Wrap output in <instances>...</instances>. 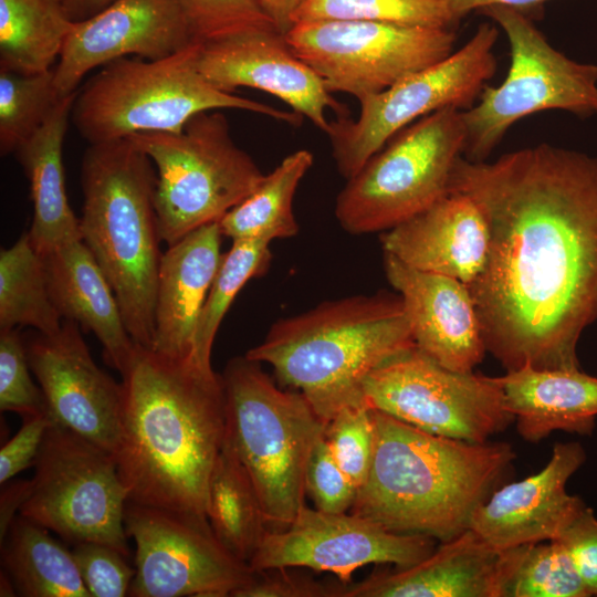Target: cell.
Wrapping results in <instances>:
<instances>
[{"instance_id":"obj_1","label":"cell","mask_w":597,"mask_h":597,"mask_svg":"<svg viewBox=\"0 0 597 597\" xmlns=\"http://www.w3.org/2000/svg\"><path fill=\"white\" fill-rule=\"evenodd\" d=\"M449 190L469 195L490 228L468 284L486 352L509 370L579 369L597 322V156L538 144L496 160L460 156Z\"/></svg>"},{"instance_id":"obj_2","label":"cell","mask_w":597,"mask_h":597,"mask_svg":"<svg viewBox=\"0 0 597 597\" xmlns=\"http://www.w3.org/2000/svg\"><path fill=\"white\" fill-rule=\"evenodd\" d=\"M122 377L114 457L127 502L207 517L210 476L226 433L221 375L136 344Z\"/></svg>"},{"instance_id":"obj_3","label":"cell","mask_w":597,"mask_h":597,"mask_svg":"<svg viewBox=\"0 0 597 597\" xmlns=\"http://www.w3.org/2000/svg\"><path fill=\"white\" fill-rule=\"evenodd\" d=\"M371 415L373 462L350 512L440 542L470 528L475 510L512 469L511 444L447 438L376 409Z\"/></svg>"},{"instance_id":"obj_4","label":"cell","mask_w":597,"mask_h":597,"mask_svg":"<svg viewBox=\"0 0 597 597\" xmlns=\"http://www.w3.org/2000/svg\"><path fill=\"white\" fill-rule=\"evenodd\" d=\"M415 346L399 294L379 292L322 302L277 320L245 356L273 368L329 421L364 404L363 384L379 365Z\"/></svg>"},{"instance_id":"obj_5","label":"cell","mask_w":597,"mask_h":597,"mask_svg":"<svg viewBox=\"0 0 597 597\" xmlns=\"http://www.w3.org/2000/svg\"><path fill=\"white\" fill-rule=\"evenodd\" d=\"M150 158L128 137L90 144L81 166L80 229L135 344L150 348L163 253Z\"/></svg>"},{"instance_id":"obj_6","label":"cell","mask_w":597,"mask_h":597,"mask_svg":"<svg viewBox=\"0 0 597 597\" xmlns=\"http://www.w3.org/2000/svg\"><path fill=\"white\" fill-rule=\"evenodd\" d=\"M224 442L249 475L271 530L305 505V470L326 422L300 391L280 389L261 363L239 356L221 374Z\"/></svg>"},{"instance_id":"obj_7","label":"cell","mask_w":597,"mask_h":597,"mask_svg":"<svg viewBox=\"0 0 597 597\" xmlns=\"http://www.w3.org/2000/svg\"><path fill=\"white\" fill-rule=\"evenodd\" d=\"M199 42L159 60L136 56L102 66L77 90L71 119L88 144L138 133H179L197 114L241 109L297 125L302 116L213 86L199 71Z\"/></svg>"},{"instance_id":"obj_8","label":"cell","mask_w":597,"mask_h":597,"mask_svg":"<svg viewBox=\"0 0 597 597\" xmlns=\"http://www.w3.org/2000/svg\"><path fill=\"white\" fill-rule=\"evenodd\" d=\"M128 138L156 166L154 202L167 247L220 221L264 177L232 139L220 109L195 115L179 133H138Z\"/></svg>"},{"instance_id":"obj_9","label":"cell","mask_w":597,"mask_h":597,"mask_svg":"<svg viewBox=\"0 0 597 597\" xmlns=\"http://www.w3.org/2000/svg\"><path fill=\"white\" fill-rule=\"evenodd\" d=\"M479 11L505 32L510 67L500 85L486 84L479 102L462 111L465 159L485 161L510 127L528 115L552 109L597 115V64L556 50L522 9L491 4Z\"/></svg>"},{"instance_id":"obj_10","label":"cell","mask_w":597,"mask_h":597,"mask_svg":"<svg viewBox=\"0 0 597 597\" xmlns=\"http://www.w3.org/2000/svg\"><path fill=\"white\" fill-rule=\"evenodd\" d=\"M462 111L444 107L408 125L371 156L337 196L335 217L353 234L385 232L449 191L463 155Z\"/></svg>"},{"instance_id":"obj_11","label":"cell","mask_w":597,"mask_h":597,"mask_svg":"<svg viewBox=\"0 0 597 597\" xmlns=\"http://www.w3.org/2000/svg\"><path fill=\"white\" fill-rule=\"evenodd\" d=\"M20 515L76 544L96 542L128 556L127 491L114 454L62 426L50 425Z\"/></svg>"},{"instance_id":"obj_12","label":"cell","mask_w":597,"mask_h":597,"mask_svg":"<svg viewBox=\"0 0 597 597\" xmlns=\"http://www.w3.org/2000/svg\"><path fill=\"white\" fill-rule=\"evenodd\" d=\"M498 28L481 23L459 50L360 101L356 119L331 122L328 136L339 174L352 178L397 133L444 107H472L496 71Z\"/></svg>"},{"instance_id":"obj_13","label":"cell","mask_w":597,"mask_h":597,"mask_svg":"<svg viewBox=\"0 0 597 597\" xmlns=\"http://www.w3.org/2000/svg\"><path fill=\"white\" fill-rule=\"evenodd\" d=\"M363 397L367 407L418 429L474 443L515 421L498 377L448 369L416 345L375 368Z\"/></svg>"},{"instance_id":"obj_14","label":"cell","mask_w":597,"mask_h":597,"mask_svg":"<svg viewBox=\"0 0 597 597\" xmlns=\"http://www.w3.org/2000/svg\"><path fill=\"white\" fill-rule=\"evenodd\" d=\"M285 39L331 93L360 101L450 55L455 33L381 21L320 20L295 23Z\"/></svg>"},{"instance_id":"obj_15","label":"cell","mask_w":597,"mask_h":597,"mask_svg":"<svg viewBox=\"0 0 597 597\" xmlns=\"http://www.w3.org/2000/svg\"><path fill=\"white\" fill-rule=\"evenodd\" d=\"M124 525L136 545L128 596L232 597L254 573L221 545L206 516L127 502Z\"/></svg>"},{"instance_id":"obj_16","label":"cell","mask_w":597,"mask_h":597,"mask_svg":"<svg viewBox=\"0 0 597 597\" xmlns=\"http://www.w3.org/2000/svg\"><path fill=\"white\" fill-rule=\"evenodd\" d=\"M436 540L399 534L353 512L329 513L306 504L283 530H269L249 562L253 570L307 567L333 573L349 584L352 574L368 564L412 566L428 557Z\"/></svg>"},{"instance_id":"obj_17","label":"cell","mask_w":597,"mask_h":597,"mask_svg":"<svg viewBox=\"0 0 597 597\" xmlns=\"http://www.w3.org/2000/svg\"><path fill=\"white\" fill-rule=\"evenodd\" d=\"M24 342L52 423L115 454L122 428L123 384L96 365L81 326L63 320L55 333L38 332Z\"/></svg>"},{"instance_id":"obj_18","label":"cell","mask_w":597,"mask_h":597,"mask_svg":"<svg viewBox=\"0 0 597 597\" xmlns=\"http://www.w3.org/2000/svg\"><path fill=\"white\" fill-rule=\"evenodd\" d=\"M197 65L221 91L252 87L271 94L328 135L327 111L347 112L322 77L290 48L275 28H255L199 42Z\"/></svg>"},{"instance_id":"obj_19","label":"cell","mask_w":597,"mask_h":597,"mask_svg":"<svg viewBox=\"0 0 597 597\" xmlns=\"http://www.w3.org/2000/svg\"><path fill=\"white\" fill-rule=\"evenodd\" d=\"M197 42L177 0H115L74 22L54 67V84L64 97L93 69L127 56L164 59Z\"/></svg>"},{"instance_id":"obj_20","label":"cell","mask_w":597,"mask_h":597,"mask_svg":"<svg viewBox=\"0 0 597 597\" xmlns=\"http://www.w3.org/2000/svg\"><path fill=\"white\" fill-rule=\"evenodd\" d=\"M586 460L578 442H557L538 473L495 489L475 510L470 528L498 551L553 541L586 505L566 491Z\"/></svg>"},{"instance_id":"obj_21","label":"cell","mask_w":597,"mask_h":597,"mask_svg":"<svg viewBox=\"0 0 597 597\" xmlns=\"http://www.w3.org/2000/svg\"><path fill=\"white\" fill-rule=\"evenodd\" d=\"M384 268L402 300L415 345L448 369L473 371L486 347L468 285L409 266L388 253Z\"/></svg>"},{"instance_id":"obj_22","label":"cell","mask_w":597,"mask_h":597,"mask_svg":"<svg viewBox=\"0 0 597 597\" xmlns=\"http://www.w3.org/2000/svg\"><path fill=\"white\" fill-rule=\"evenodd\" d=\"M380 243L384 253L409 266L468 285L485 265L490 228L469 195L449 190L418 214L383 232Z\"/></svg>"},{"instance_id":"obj_23","label":"cell","mask_w":597,"mask_h":597,"mask_svg":"<svg viewBox=\"0 0 597 597\" xmlns=\"http://www.w3.org/2000/svg\"><path fill=\"white\" fill-rule=\"evenodd\" d=\"M222 233L219 221L199 227L163 253L150 349L192 364L197 324L218 271Z\"/></svg>"},{"instance_id":"obj_24","label":"cell","mask_w":597,"mask_h":597,"mask_svg":"<svg viewBox=\"0 0 597 597\" xmlns=\"http://www.w3.org/2000/svg\"><path fill=\"white\" fill-rule=\"evenodd\" d=\"M499 554L467 528L412 566L380 569L345 585L342 597H495Z\"/></svg>"},{"instance_id":"obj_25","label":"cell","mask_w":597,"mask_h":597,"mask_svg":"<svg viewBox=\"0 0 597 597\" xmlns=\"http://www.w3.org/2000/svg\"><path fill=\"white\" fill-rule=\"evenodd\" d=\"M51 300L63 320L91 331L103 346L109 366L123 375L134 355L115 293L82 240L43 256Z\"/></svg>"},{"instance_id":"obj_26","label":"cell","mask_w":597,"mask_h":597,"mask_svg":"<svg viewBox=\"0 0 597 597\" xmlns=\"http://www.w3.org/2000/svg\"><path fill=\"white\" fill-rule=\"evenodd\" d=\"M519 434L536 443L554 430L589 436L597 417V377L579 369L525 365L498 377Z\"/></svg>"},{"instance_id":"obj_27","label":"cell","mask_w":597,"mask_h":597,"mask_svg":"<svg viewBox=\"0 0 597 597\" xmlns=\"http://www.w3.org/2000/svg\"><path fill=\"white\" fill-rule=\"evenodd\" d=\"M77 91L61 100L49 119L14 151L30 182L33 219L29 237L42 256L82 240L69 203L62 150Z\"/></svg>"},{"instance_id":"obj_28","label":"cell","mask_w":597,"mask_h":597,"mask_svg":"<svg viewBox=\"0 0 597 597\" xmlns=\"http://www.w3.org/2000/svg\"><path fill=\"white\" fill-rule=\"evenodd\" d=\"M1 543V568L23 597H91L71 549L18 514Z\"/></svg>"},{"instance_id":"obj_29","label":"cell","mask_w":597,"mask_h":597,"mask_svg":"<svg viewBox=\"0 0 597 597\" xmlns=\"http://www.w3.org/2000/svg\"><path fill=\"white\" fill-rule=\"evenodd\" d=\"M207 517L221 545L247 564L270 530L249 475L224 441L210 476Z\"/></svg>"},{"instance_id":"obj_30","label":"cell","mask_w":597,"mask_h":597,"mask_svg":"<svg viewBox=\"0 0 597 597\" xmlns=\"http://www.w3.org/2000/svg\"><path fill=\"white\" fill-rule=\"evenodd\" d=\"M73 25L62 0H0V69L51 70Z\"/></svg>"},{"instance_id":"obj_31","label":"cell","mask_w":597,"mask_h":597,"mask_svg":"<svg viewBox=\"0 0 597 597\" xmlns=\"http://www.w3.org/2000/svg\"><path fill=\"white\" fill-rule=\"evenodd\" d=\"M313 154L298 149L287 155L259 186L219 221L223 237L239 239H284L297 234L293 213L296 189L312 167Z\"/></svg>"},{"instance_id":"obj_32","label":"cell","mask_w":597,"mask_h":597,"mask_svg":"<svg viewBox=\"0 0 597 597\" xmlns=\"http://www.w3.org/2000/svg\"><path fill=\"white\" fill-rule=\"evenodd\" d=\"M62 322L49 293L44 259L24 232L0 252V329L30 326L52 334Z\"/></svg>"},{"instance_id":"obj_33","label":"cell","mask_w":597,"mask_h":597,"mask_svg":"<svg viewBox=\"0 0 597 597\" xmlns=\"http://www.w3.org/2000/svg\"><path fill=\"white\" fill-rule=\"evenodd\" d=\"M495 597H588L566 549L556 541L500 551Z\"/></svg>"},{"instance_id":"obj_34","label":"cell","mask_w":597,"mask_h":597,"mask_svg":"<svg viewBox=\"0 0 597 597\" xmlns=\"http://www.w3.org/2000/svg\"><path fill=\"white\" fill-rule=\"evenodd\" d=\"M270 243L266 239L232 240L231 248L222 254L195 335L192 364L201 370L213 371L211 350L219 326L247 282L266 272L271 261Z\"/></svg>"},{"instance_id":"obj_35","label":"cell","mask_w":597,"mask_h":597,"mask_svg":"<svg viewBox=\"0 0 597 597\" xmlns=\"http://www.w3.org/2000/svg\"><path fill=\"white\" fill-rule=\"evenodd\" d=\"M62 98L54 84V69L32 74L0 69L1 156L14 154L43 126Z\"/></svg>"},{"instance_id":"obj_36","label":"cell","mask_w":597,"mask_h":597,"mask_svg":"<svg viewBox=\"0 0 597 597\" xmlns=\"http://www.w3.org/2000/svg\"><path fill=\"white\" fill-rule=\"evenodd\" d=\"M320 20H365L450 29L458 21L449 0H302L294 24Z\"/></svg>"},{"instance_id":"obj_37","label":"cell","mask_w":597,"mask_h":597,"mask_svg":"<svg viewBox=\"0 0 597 597\" xmlns=\"http://www.w3.org/2000/svg\"><path fill=\"white\" fill-rule=\"evenodd\" d=\"M324 438L339 468L359 489L368 476L374 455L371 408L366 405L343 408L326 422Z\"/></svg>"},{"instance_id":"obj_38","label":"cell","mask_w":597,"mask_h":597,"mask_svg":"<svg viewBox=\"0 0 597 597\" xmlns=\"http://www.w3.org/2000/svg\"><path fill=\"white\" fill-rule=\"evenodd\" d=\"M25 342L18 329H0V409L23 418L48 413L42 389L31 377Z\"/></svg>"},{"instance_id":"obj_39","label":"cell","mask_w":597,"mask_h":597,"mask_svg":"<svg viewBox=\"0 0 597 597\" xmlns=\"http://www.w3.org/2000/svg\"><path fill=\"white\" fill-rule=\"evenodd\" d=\"M198 42L274 25L255 0H177Z\"/></svg>"},{"instance_id":"obj_40","label":"cell","mask_w":597,"mask_h":597,"mask_svg":"<svg viewBox=\"0 0 597 597\" xmlns=\"http://www.w3.org/2000/svg\"><path fill=\"white\" fill-rule=\"evenodd\" d=\"M81 578L91 597L128 595L135 576L119 551L96 542H80L71 549Z\"/></svg>"},{"instance_id":"obj_41","label":"cell","mask_w":597,"mask_h":597,"mask_svg":"<svg viewBox=\"0 0 597 597\" xmlns=\"http://www.w3.org/2000/svg\"><path fill=\"white\" fill-rule=\"evenodd\" d=\"M304 483L315 509L329 513L349 512L358 491L335 461L324 433L312 449Z\"/></svg>"},{"instance_id":"obj_42","label":"cell","mask_w":597,"mask_h":597,"mask_svg":"<svg viewBox=\"0 0 597 597\" xmlns=\"http://www.w3.org/2000/svg\"><path fill=\"white\" fill-rule=\"evenodd\" d=\"M323 584L305 575L292 574L286 568L254 570L251 579L232 597H342L344 587Z\"/></svg>"},{"instance_id":"obj_43","label":"cell","mask_w":597,"mask_h":597,"mask_svg":"<svg viewBox=\"0 0 597 597\" xmlns=\"http://www.w3.org/2000/svg\"><path fill=\"white\" fill-rule=\"evenodd\" d=\"M566 549L589 596L597 595V517L585 505L556 538Z\"/></svg>"},{"instance_id":"obj_44","label":"cell","mask_w":597,"mask_h":597,"mask_svg":"<svg viewBox=\"0 0 597 597\" xmlns=\"http://www.w3.org/2000/svg\"><path fill=\"white\" fill-rule=\"evenodd\" d=\"M15 436L0 449V484L34 465L45 433L51 425L48 413L23 418Z\"/></svg>"},{"instance_id":"obj_45","label":"cell","mask_w":597,"mask_h":597,"mask_svg":"<svg viewBox=\"0 0 597 597\" xmlns=\"http://www.w3.org/2000/svg\"><path fill=\"white\" fill-rule=\"evenodd\" d=\"M0 494V542L6 537L21 506L31 493L32 480H15L4 483Z\"/></svg>"},{"instance_id":"obj_46","label":"cell","mask_w":597,"mask_h":597,"mask_svg":"<svg viewBox=\"0 0 597 597\" xmlns=\"http://www.w3.org/2000/svg\"><path fill=\"white\" fill-rule=\"evenodd\" d=\"M274 28L285 35L294 25V14L302 0H255Z\"/></svg>"},{"instance_id":"obj_47","label":"cell","mask_w":597,"mask_h":597,"mask_svg":"<svg viewBox=\"0 0 597 597\" xmlns=\"http://www.w3.org/2000/svg\"><path fill=\"white\" fill-rule=\"evenodd\" d=\"M454 17L459 20L461 17L473 10H480L491 4H504L522 9L524 11L533 7L542 6L548 0H449Z\"/></svg>"},{"instance_id":"obj_48","label":"cell","mask_w":597,"mask_h":597,"mask_svg":"<svg viewBox=\"0 0 597 597\" xmlns=\"http://www.w3.org/2000/svg\"><path fill=\"white\" fill-rule=\"evenodd\" d=\"M115 0H62L72 22L84 21L104 10Z\"/></svg>"},{"instance_id":"obj_49","label":"cell","mask_w":597,"mask_h":597,"mask_svg":"<svg viewBox=\"0 0 597 597\" xmlns=\"http://www.w3.org/2000/svg\"><path fill=\"white\" fill-rule=\"evenodd\" d=\"M0 596L1 597H9V596H18L14 585L10 578V576L1 568L0 574Z\"/></svg>"}]
</instances>
